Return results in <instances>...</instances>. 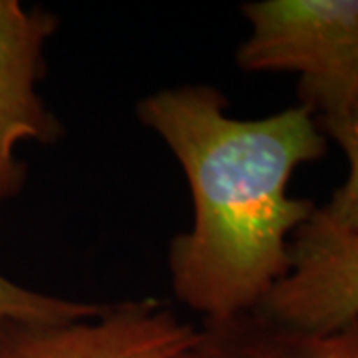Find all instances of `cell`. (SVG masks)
Returning a JSON list of instances; mask_svg holds the SVG:
<instances>
[{
    "label": "cell",
    "mask_w": 358,
    "mask_h": 358,
    "mask_svg": "<svg viewBox=\"0 0 358 358\" xmlns=\"http://www.w3.org/2000/svg\"><path fill=\"white\" fill-rule=\"evenodd\" d=\"M327 138H333L348 159V178L331 201L317 207V217L334 229L358 237V98L343 114L317 122Z\"/></svg>",
    "instance_id": "cell-7"
},
{
    "label": "cell",
    "mask_w": 358,
    "mask_h": 358,
    "mask_svg": "<svg viewBox=\"0 0 358 358\" xmlns=\"http://www.w3.org/2000/svg\"><path fill=\"white\" fill-rule=\"evenodd\" d=\"M58 18L18 0H0V219L8 201L22 192L26 164L16 157L24 141L54 143L64 128L40 96L44 50Z\"/></svg>",
    "instance_id": "cell-4"
},
{
    "label": "cell",
    "mask_w": 358,
    "mask_h": 358,
    "mask_svg": "<svg viewBox=\"0 0 358 358\" xmlns=\"http://www.w3.org/2000/svg\"><path fill=\"white\" fill-rule=\"evenodd\" d=\"M197 341L199 329L157 299L66 322L0 319V358H185Z\"/></svg>",
    "instance_id": "cell-3"
},
{
    "label": "cell",
    "mask_w": 358,
    "mask_h": 358,
    "mask_svg": "<svg viewBox=\"0 0 358 358\" xmlns=\"http://www.w3.org/2000/svg\"><path fill=\"white\" fill-rule=\"evenodd\" d=\"M102 310L103 305L32 291L0 275V319L66 322V320L92 319Z\"/></svg>",
    "instance_id": "cell-8"
},
{
    "label": "cell",
    "mask_w": 358,
    "mask_h": 358,
    "mask_svg": "<svg viewBox=\"0 0 358 358\" xmlns=\"http://www.w3.org/2000/svg\"><path fill=\"white\" fill-rule=\"evenodd\" d=\"M140 122L176 155L193 221L169 245L171 289L221 322L255 310L291 267V239L317 205L289 195L296 167L327 154L313 112L296 103L241 120L211 86L164 88L138 103Z\"/></svg>",
    "instance_id": "cell-1"
},
{
    "label": "cell",
    "mask_w": 358,
    "mask_h": 358,
    "mask_svg": "<svg viewBox=\"0 0 358 358\" xmlns=\"http://www.w3.org/2000/svg\"><path fill=\"white\" fill-rule=\"evenodd\" d=\"M185 358H358V315L322 333L282 327L257 310L203 322Z\"/></svg>",
    "instance_id": "cell-6"
},
{
    "label": "cell",
    "mask_w": 358,
    "mask_h": 358,
    "mask_svg": "<svg viewBox=\"0 0 358 358\" xmlns=\"http://www.w3.org/2000/svg\"><path fill=\"white\" fill-rule=\"evenodd\" d=\"M235 62L245 72L299 74L301 106L317 122L358 98V0H257Z\"/></svg>",
    "instance_id": "cell-2"
},
{
    "label": "cell",
    "mask_w": 358,
    "mask_h": 358,
    "mask_svg": "<svg viewBox=\"0 0 358 358\" xmlns=\"http://www.w3.org/2000/svg\"><path fill=\"white\" fill-rule=\"evenodd\" d=\"M291 267L255 308L299 331H333L358 315V237L315 215L294 231Z\"/></svg>",
    "instance_id": "cell-5"
}]
</instances>
